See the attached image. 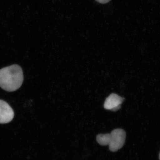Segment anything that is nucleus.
<instances>
[{
	"label": "nucleus",
	"instance_id": "f257e3e1",
	"mask_svg": "<svg viewBox=\"0 0 160 160\" xmlns=\"http://www.w3.org/2000/svg\"><path fill=\"white\" fill-rule=\"evenodd\" d=\"M23 80L22 70L18 65H12L0 69V87L6 91L13 92L19 89Z\"/></svg>",
	"mask_w": 160,
	"mask_h": 160
},
{
	"label": "nucleus",
	"instance_id": "f03ea898",
	"mask_svg": "<svg viewBox=\"0 0 160 160\" xmlns=\"http://www.w3.org/2000/svg\"><path fill=\"white\" fill-rule=\"evenodd\" d=\"M126 132L124 129H116L110 133L98 135L96 140L101 146H109V150L115 152L122 149L126 141Z\"/></svg>",
	"mask_w": 160,
	"mask_h": 160
},
{
	"label": "nucleus",
	"instance_id": "7ed1b4c3",
	"mask_svg": "<svg viewBox=\"0 0 160 160\" xmlns=\"http://www.w3.org/2000/svg\"><path fill=\"white\" fill-rule=\"evenodd\" d=\"M14 116V111L5 101L0 100V124L10 122Z\"/></svg>",
	"mask_w": 160,
	"mask_h": 160
},
{
	"label": "nucleus",
	"instance_id": "20e7f679",
	"mask_svg": "<svg viewBox=\"0 0 160 160\" xmlns=\"http://www.w3.org/2000/svg\"><path fill=\"white\" fill-rule=\"evenodd\" d=\"M125 98L121 97L116 93H111L106 99L104 104V107L107 110L116 111L121 108V104Z\"/></svg>",
	"mask_w": 160,
	"mask_h": 160
},
{
	"label": "nucleus",
	"instance_id": "39448f33",
	"mask_svg": "<svg viewBox=\"0 0 160 160\" xmlns=\"http://www.w3.org/2000/svg\"><path fill=\"white\" fill-rule=\"evenodd\" d=\"M95 1L101 4H106L109 2L111 0H95Z\"/></svg>",
	"mask_w": 160,
	"mask_h": 160
},
{
	"label": "nucleus",
	"instance_id": "423d86ee",
	"mask_svg": "<svg viewBox=\"0 0 160 160\" xmlns=\"http://www.w3.org/2000/svg\"><path fill=\"white\" fill-rule=\"evenodd\" d=\"M159 158H160V154H159Z\"/></svg>",
	"mask_w": 160,
	"mask_h": 160
}]
</instances>
